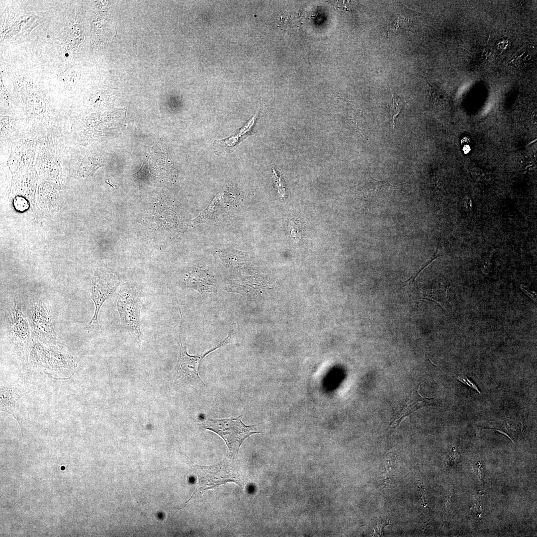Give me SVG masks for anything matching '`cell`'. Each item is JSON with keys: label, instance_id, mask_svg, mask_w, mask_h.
<instances>
[{"label": "cell", "instance_id": "1", "mask_svg": "<svg viewBox=\"0 0 537 537\" xmlns=\"http://www.w3.org/2000/svg\"><path fill=\"white\" fill-rule=\"evenodd\" d=\"M179 312L181 321L178 342V357L173 370L174 377L182 384L189 383L203 386L204 383L200 377L198 371L199 364L209 353L227 344L231 339V333H230L219 344L205 353L196 356L189 355L187 352L185 342L184 344L183 343V318L180 309Z\"/></svg>", "mask_w": 537, "mask_h": 537}, {"label": "cell", "instance_id": "2", "mask_svg": "<svg viewBox=\"0 0 537 537\" xmlns=\"http://www.w3.org/2000/svg\"><path fill=\"white\" fill-rule=\"evenodd\" d=\"M114 305L122 326L139 344L142 339L140 329V311L142 307L140 293L133 287L124 286L118 292Z\"/></svg>", "mask_w": 537, "mask_h": 537}, {"label": "cell", "instance_id": "3", "mask_svg": "<svg viewBox=\"0 0 537 537\" xmlns=\"http://www.w3.org/2000/svg\"><path fill=\"white\" fill-rule=\"evenodd\" d=\"M242 415L237 418L213 419L207 417L203 427L220 436L225 442L230 454L237 455L244 441L250 435L260 433L255 426H247L241 420Z\"/></svg>", "mask_w": 537, "mask_h": 537}, {"label": "cell", "instance_id": "4", "mask_svg": "<svg viewBox=\"0 0 537 537\" xmlns=\"http://www.w3.org/2000/svg\"><path fill=\"white\" fill-rule=\"evenodd\" d=\"M120 283L118 277L110 271L98 268L94 271L90 293L95 309L91 320L85 327L87 330L91 331L100 328L98 320L100 309L105 300L113 293Z\"/></svg>", "mask_w": 537, "mask_h": 537}, {"label": "cell", "instance_id": "5", "mask_svg": "<svg viewBox=\"0 0 537 537\" xmlns=\"http://www.w3.org/2000/svg\"><path fill=\"white\" fill-rule=\"evenodd\" d=\"M9 331L11 341L24 368L28 364L31 349L30 328L20 306L16 303L9 315Z\"/></svg>", "mask_w": 537, "mask_h": 537}, {"label": "cell", "instance_id": "6", "mask_svg": "<svg viewBox=\"0 0 537 537\" xmlns=\"http://www.w3.org/2000/svg\"><path fill=\"white\" fill-rule=\"evenodd\" d=\"M27 316L36 339L47 344L57 343L58 337L50 312L44 302L38 301L32 304L28 309Z\"/></svg>", "mask_w": 537, "mask_h": 537}, {"label": "cell", "instance_id": "7", "mask_svg": "<svg viewBox=\"0 0 537 537\" xmlns=\"http://www.w3.org/2000/svg\"><path fill=\"white\" fill-rule=\"evenodd\" d=\"M24 389L19 379L14 383L1 387L0 409L12 415L20 425L22 435V422L19 414L20 398Z\"/></svg>", "mask_w": 537, "mask_h": 537}, {"label": "cell", "instance_id": "8", "mask_svg": "<svg viewBox=\"0 0 537 537\" xmlns=\"http://www.w3.org/2000/svg\"><path fill=\"white\" fill-rule=\"evenodd\" d=\"M420 384H419L416 390L412 392L400 411L391 422L390 424L391 427L394 428L397 427L403 418L417 410L426 406L434 405V399L422 395L420 392Z\"/></svg>", "mask_w": 537, "mask_h": 537}, {"label": "cell", "instance_id": "9", "mask_svg": "<svg viewBox=\"0 0 537 537\" xmlns=\"http://www.w3.org/2000/svg\"><path fill=\"white\" fill-rule=\"evenodd\" d=\"M366 186L365 188L366 196L374 201L386 198L398 187L388 182L378 180L371 177Z\"/></svg>", "mask_w": 537, "mask_h": 537}, {"label": "cell", "instance_id": "10", "mask_svg": "<svg viewBox=\"0 0 537 537\" xmlns=\"http://www.w3.org/2000/svg\"><path fill=\"white\" fill-rule=\"evenodd\" d=\"M256 115L255 114L252 117L244 126L239 131L237 135L235 134L225 139L215 141L213 144L215 152L221 153L227 150H234L237 146L240 139L247 135L251 130L255 123Z\"/></svg>", "mask_w": 537, "mask_h": 537}, {"label": "cell", "instance_id": "11", "mask_svg": "<svg viewBox=\"0 0 537 537\" xmlns=\"http://www.w3.org/2000/svg\"><path fill=\"white\" fill-rule=\"evenodd\" d=\"M186 287L191 288L203 293L210 291L211 284L205 271L199 269H193L188 271L184 278Z\"/></svg>", "mask_w": 537, "mask_h": 537}, {"label": "cell", "instance_id": "12", "mask_svg": "<svg viewBox=\"0 0 537 537\" xmlns=\"http://www.w3.org/2000/svg\"><path fill=\"white\" fill-rule=\"evenodd\" d=\"M220 256L226 265L230 266L231 267H238L245 263L244 258L246 255L242 252L227 250V251H222Z\"/></svg>", "mask_w": 537, "mask_h": 537}, {"label": "cell", "instance_id": "13", "mask_svg": "<svg viewBox=\"0 0 537 537\" xmlns=\"http://www.w3.org/2000/svg\"><path fill=\"white\" fill-rule=\"evenodd\" d=\"M496 423L500 425V428L501 431L500 432L504 434L506 432V434H508L507 436L509 437V435H511L514 438V436L517 434L519 429H522L520 424L512 419H507Z\"/></svg>", "mask_w": 537, "mask_h": 537}, {"label": "cell", "instance_id": "14", "mask_svg": "<svg viewBox=\"0 0 537 537\" xmlns=\"http://www.w3.org/2000/svg\"><path fill=\"white\" fill-rule=\"evenodd\" d=\"M392 95V106L391 110V120L392 127H394L396 117L400 112L403 107V102L397 94L391 90Z\"/></svg>", "mask_w": 537, "mask_h": 537}, {"label": "cell", "instance_id": "15", "mask_svg": "<svg viewBox=\"0 0 537 537\" xmlns=\"http://www.w3.org/2000/svg\"><path fill=\"white\" fill-rule=\"evenodd\" d=\"M431 98L434 104L443 106L448 101V96L444 91L432 86Z\"/></svg>", "mask_w": 537, "mask_h": 537}, {"label": "cell", "instance_id": "16", "mask_svg": "<svg viewBox=\"0 0 537 537\" xmlns=\"http://www.w3.org/2000/svg\"><path fill=\"white\" fill-rule=\"evenodd\" d=\"M273 178L276 182L278 190V193L281 197H284L285 195V187L283 185V179L281 176L277 173L275 168H273Z\"/></svg>", "mask_w": 537, "mask_h": 537}, {"label": "cell", "instance_id": "17", "mask_svg": "<svg viewBox=\"0 0 537 537\" xmlns=\"http://www.w3.org/2000/svg\"><path fill=\"white\" fill-rule=\"evenodd\" d=\"M454 377H452L455 378V379H457L458 381H459L460 382H461L462 383L464 384L465 385H466L470 387V388H472V389H474L478 393H479V394L481 393V392H480L479 389H478L477 386L476 385L475 382L474 381H473L471 379H470V378H468L467 376H464V375H455V374H454Z\"/></svg>", "mask_w": 537, "mask_h": 537}, {"label": "cell", "instance_id": "18", "mask_svg": "<svg viewBox=\"0 0 537 537\" xmlns=\"http://www.w3.org/2000/svg\"><path fill=\"white\" fill-rule=\"evenodd\" d=\"M15 208L18 211H23L28 207L26 200L22 197H17L14 201Z\"/></svg>", "mask_w": 537, "mask_h": 537}, {"label": "cell", "instance_id": "19", "mask_svg": "<svg viewBox=\"0 0 537 537\" xmlns=\"http://www.w3.org/2000/svg\"><path fill=\"white\" fill-rule=\"evenodd\" d=\"M491 263L490 256L487 255L484 259L482 265L483 273L487 274L491 270Z\"/></svg>", "mask_w": 537, "mask_h": 537}, {"label": "cell", "instance_id": "20", "mask_svg": "<svg viewBox=\"0 0 537 537\" xmlns=\"http://www.w3.org/2000/svg\"><path fill=\"white\" fill-rule=\"evenodd\" d=\"M437 252H438V248H437V251H436V252L435 254H434V255L433 256V257L432 258L431 260H430V261H429V262H428V263H427V264H426V265H425V266H424L423 267H422V268H421V269H420V270H419V271H418V272H417V273L416 274V275H415L414 276H413V277H412V278H411V279H413V280H412V283H414V281H415V278H416V277H417V276L418 275V274H419V273H420V272H421V271H422V270L423 269H424V268H426V267H427V266H428L429 265H430V264H431V263H432V262H433V261L434 260H435V259H436V258H437V257H439V256H437ZM411 279H410V280H411Z\"/></svg>", "mask_w": 537, "mask_h": 537}, {"label": "cell", "instance_id": "21", "mask_svg": "<svg viewBox=\"0 0 537 537\" xmlns=\"http://www.w3.org/2000/svg\"><path fill=\"white\" fill-rule=\"evenodd\" d=\"M464 207L468 213H471L473 211V205L471 200L469 198L467 197L464 199Z\"/></svg>", "mask_w": 537, "mask_h": 537}, {"label": "cell", "instance_id": "22", "mask_svg": "<svg viewBox=\"0 0 537 537\" xmlns=\"http://www.w3.org/2000/svg\"><path fill=\"white\" fill-rule=\"evenodd\" d=\"M521 288L523 290V291L532 299H533L534 300H535L536 299V294L535 292L532 293V291H530L528 288L524 285H521Z\"/></svg>", "mask_w": 537, "mask_h": 537}]
</instances>
